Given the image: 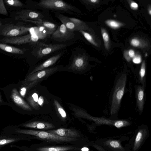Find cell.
<instances>
[{
	"label": "cell",
	"mask_w": 151,
	"mask_h": 151,
	"mask_svg": "<svg viewBox=\"0 0 151 151\" xmlns=\"http://www.w3.org/2000/svg\"><path fill=\"white\" fill-rule=\"evenodd\" d=\"M5 1L6 3L10 6L22 7L23 5L22 2L18 0H8Z\"/></svg>",
	"instance_id": "29"
},
{
	"label": "cell",
	"mask_w": 151,
	"mask_h": 151,
	"mask_svg": "<svg viewBox=\"0 0 151 151\" xmlns=\"http://www.w3.org/2000/svg\"><path fill=\"white\" fill-rule=\"evenodd\" d=\"M133 62L136 64H139L142 61L141 56L139 55H135L132 59Z\"/></svg>",
	"instance_id": "34"
},
{
	"label": "cell",
	"mask_w": 151,
	"mask_h": 151,
	"mask_svg": "<svg viewBox=\"0 0 151 151\" xmlns=\"http://www.w3.org/2000/svg\"><path fill=\"white\" fill-rule=\"evenodd\" d=\"M27 91V89L25 87H22L20 89L19 91L20 95L23 97H24Z\"/></svg>",
	"instance_id": "36"
},
{
	"label": "cell",
	"mask_w": 151,
	"mask_h": 151,
	"mask_svg": "<svg viewBox=\"0 0 151 151\" xmlns=\"http://www.w3.org/2000/svg\"><path fill=\"white\" fill-rule=\"evenodd\" d=\"M105 23L110 28L116 29L123 25V23L117 21L112 19H108L105 22Z\"/></svg>",
	"instance_id": "25"
},
{
	"label": "cell",
	"mask_w": 151,
	"mask_h": 151,
	"mask_svg": "<svg viewBox=\"0 0 151 151\" xmlns=\"http://www.w3.org/2000/svg\"><path fill=\"white\" fill-rule=\"evenodd\" d=\"M54 102L59 114L62 118H65L66 117L67 114L65 111L56 100H54Z\"/></svg>",
	"instance_id": "27"
},
{
	"label": "cell",
	"mask_w": 151,
	"mask_h": 151,
	"mask_svg": "<svg viewBox=\"0 0 151 151\" xmlns=\"http://www.w3.org/2000/svg\"><path fill=\"white\" fill-rule=\"evenodd\" d=\"M1 22H0V26L1 25Z\"/></svg>",
	"instance_id": "42"
},
{
	"label": "cell",
	"mask_w": 151,
	"mask_h": 151,
	"mask_svg": "<svg viewBox=\"0 0 151 151\" xmlns=\"http://www.w3.org/2000/svg\"><path fill=\"white\" fill-rule=\"evenodd\" d=\"M137 104L139 110L142 112L144 105V93L143 88L141 86L138 87L136 91Z\"/></svg>",
	"instance_id": "20"
},
{
	"label": "cell",
	"mask_w": 151,
	"mask_h": 151,
	"mask_svg": "<svg viewBox=\"0 0 151 151\" xmlns=\"http://www.w3.org/2000/svg\"><path fill=\"white\" fill-rule=\"evenodd\" d=\"M79 32L83 35L85 39L91 44L96 46H98L97 44L95 42L93 37L90 34L83 30H80Z\"/></svg>",
	"instance_id": "26"
},
{
	"label": "cell",
	"mask_w": 151,
	"mask_h": 151,
	"mask_svg": "<svg viewBox=\"0 0 151 151\" xmlns=\"http://www.w3.org/2000/svg\"><path fill=\"white\" fill-rule=\"evenodd\" d=\"M62 55V53H60L50 57L36 67L29 74H31L37 71L47 68V67L53 65L58 60Z\"/></svg>",
	"instance_id": "16"
},
{
	"label": "cell",
	"mask_w": 151,
	"mask_h": 151,
	"mask_svg": "<svg viewBox=\"0 0 151 151\" xmlns=\"http://www.w3.org/2000/svg\"><path fill=\"white\" fill-rule=\"evenodd\" d=\"M11 97L15 103L20 107L25 110H31L30 106L21 97L16 88L12 90Z\"/></svg>",
	"instance_id": "14"
},
{
	"label": "cell",
	"mask_w": 151,
	"mask_h": 151,
	"mask_svg": "<svg viewBox=\"0 0 151 151\" xmlns=\"http://www.w3.org/2000/svg\"><path fill=\"white\" fill-rule=\"evenodd\" d=\"M36 149L38 151H68L78 148L72 146H52L38 147Z\"/></svg>",
	"instance_id": "18"
},
{
	"label": "cell",
	"mask_w": 151,
	"mask_h": 151,
	"mask_svg": "<svg viewBox=\"0 0 151 151\" xmlns=\"http://www.w3.org/2000/svg\"><path fill=\"white\" fill-rule=\"evenodd\" d=\"M93 147L99 151H106L102 147L99 145H94Z\"/></svg>",
	"instance_id": "39"
},
{
	"label": "cell",
	"mask_w": 151,
	"mask_h": 151,
	"mask_svg": "<svg viewBox=\"0 0 151 151\" xmlns=\"http://www.w3.org/2000/svg\"><path fill=\"white\" fill-rule=\"evenodd\" d=\"M105 143L107 145L114 149H119L122 151L124 149L120 142L118 140H110L106 141Z\"/></svg>",
	"instance_id": "24"
},
{
	"label": "cell",
	"mask_w": 151,
	"mask_h": 151,
	"mask_svg": "<svg viewBox=\"0 0 151 151\" xmlns=\"http://www.w3.org/2000/svg\"><path fill=\"white\" fill-rule=\"evenodd\" d=\"M129 5L131 8L134 10H137L138 7V4L133 1H129Z\"/></svg>",
	"instance_id": "35"
},
{
	"label": "cell",
	"mask_w": 151,
	"mask_h": 151,
	"mask_svg": "<svg viewBox=\"0 0 151 151\" xmlns=\"http://www.w3.org/2000/svg\"><path fill=\"white\" fill-rule=\"evenodd\" d=\"M73 32L70 31L63 24L59 26L52 34V37L57 42H65L70 40L74 37Z\"/></svg>",
	"instance_id": "6"
},
{
	"label": "cell",
	"mask_w": 151,
	"mask_h": 151,
	"mask_svg": "<svg viewBox=\"0 0 151 151\" xmlns=\"http://www.w3.org/2000/svg\"><path fill=\"white\" fill-rule=\"evenodd\" d=\"M46 132L63 137L77 138L80 137L78 132L73 129L60 128L56 129L47 130Z\"/></svg>",
	"instance_id": "11"
},
{
	"label": "cell",
	"mask_w": 151,
	"mask_h": 151,
	"mask_svg": "<svg viewBox=\"0 0 151 151\" xmlns=\"http://www.w3.org/2000/svg\"><path fill=\"white\" fill-rule=\"evenodd\" d=\"M59 68L58 67H55L37 71L29 74L26 79L25 81L27 82H31L37 80L42 81L58 71Z\"/></svg>",
	"instance_id": "7"
},
{
	"label": "cell",
	"mask_w": 151,
	"mask_h": 151,
	"mask_svg": "<svg viewBox=\"0 0 151 151\" xmlns=\"http://www.w3.org/2000/svg\"><path fill=\"white\" fill-rule=\"evenodd\" d=\"M30 28L13 24H6L0 26V35L6 37H16L26 34Z\"/></svg>",
	"instance_id": "4"
},
{
	"label": "cell",
	"mask_w": 151,
	"mask_h": 151,
	"mask_svg": "<svg viewBox=\"0 0 151 151\" xmlns=\"http://www.w3.org/2000/svg\"><path fill=\"white\" fill-rule=\"evenodd\" d=\"M38 94L36 93H33L31 98L29 99V101L32 105L34 107H37V105H38Z\"/></svg>",
	"instance_id": "30"
},
{
	"label": "cell",
	"mask_w": 151,
	"mask_h": 151,
	"mask_svg": "<svg viewBox=\"0 0 151 151\" xmlns=\"http://www.w3.org/2000/svg\"><path fill=\"white\" fill-rule=\"evenodd\" d=\"M147 134L146 129H141L139 130L135 137L133 146L134 150H137L141 146Z\"/></svg>",
	"instance_id": "19"
},
{
	"label": "cell",
	"mask_w": 151,
	"mask_h": 151,
	"mask_svg": "<svg viewBox=\"0 0 151 151\" xmlns=\"http://www.w3.org/2000/svg\"><path fill=\"white\" fill-rule=\"evenodd\" d=\"M101 32L104 41V46L106 50H108L109 48V39L108 33L103 28H101Z\"/></svg>",
	"instance_id": "23"
},
{
	"label": "cell",
	"mask_w": 151,
	"mask_h": 151,
	"mask_svg": "<svg viewBox=\"0 0 151 151\" xmlns=\"http://www.w3.org/2000/svg\"><path fill=\"white\" fill-rule=\"evenodd\" d=\"M21 20L33 23L37 26L44 27L48 34H52L57 28V25L51 22L42 20L39 21L27 19H21Z\"/></svg>",
	"instance_id": "13"
},
{
	"label": "cell",
	"mask_w": 151,
	"mask_h": 151,
	"mask_svg": "<svg viewBox=\"0 0 151 151\" xmlns=\"http://www.w3.org/2000/svg\"><path fill=\"white\" fill-rule=\"evenodd\" d=\"M90 119L99 124H106L120 128L129 125V122L125 120H112L102 117H96L91 116Z\"/></svg>",
	"instance_id": "8"
},
{
	"label": "cell",
	"mask_w": 151,
	"mask_h": 151,
	"mask_svg": "<svg viewBox=\"0 0 151 151\" xmlns=\"http://www.w3.org/2000/svg\"><path fill=\"white\" fill-rule=\"evenodd\" d=\"M15 132L32 135L37 139L54 142H68L78 140L77 138L63 137L51 134L46 131L26 129H17Z\"/></svg>",
	"instance_id": "2"
},
{
	"label": "cell",
	"mask_w": 151,
	"mask_h": 151,
	"mask_svg": "<svg viewBox=\"0 0 151 151\" xmlns=\"http://www.w3.org/2000/svg\"><path fill=\"white\" fill-rule=\"evenodd\" d=\"M127 79L126 74H123L117 81L112 97L110 111L111 115L116 114L119 109L124 92Z\"/></svg>",
	"instance_id": "3"
},
{
	"label": "cell",
	"mask_w": 151,
	"mask_h": 151,
	"mask_svg": "<svg viewBox=\"0 0 151 151\" xmlns=\"http://www.w3.org/2000/svg\"><path fill=\"white\" fill-rule=\"evenodd\" d=\"M148 13H149V15H151V10L150 7V8L149 9Z\"/></svg>",
	"instance_id": "41"
},
{
	"label": "cell",
	"mask_w": 151,
	"mask_h": 151,
	"mask_svg": "<svg viewBox=\"0 0 151 151\" xmlns=\"http://www.w3.org/2000/svg\"><path fill=\"white\" fill-rule=\"evenodd\" d=\"M128 53L131 59L132 58H133L135 55V52L133 49H130L128 51Z\"/></svg>",
	"instance_id": "37"
},
{
	"label": "cell",
	"mask_w": 151,
	"mask_h": 151,
	"mask_svg": "<svg viewBox=\"0 0 151 151\" xmlns=\"http://www.w3.org/2000/svg\"><path fill=\"white\" fill-rule=\"evenodd\" d=\"M55 16L65 25L67 29L70 31L74 32L78 31L74 23L66 16L58 12H55Z\"/></svg>",
	"instance_id": "17"
},
{
	"label": "cell",
	"mask_w": 151,
	"mask_h": 151,
	"mask_svg": "<svg viewBox=\"0 0 151 151\" xmlns=\"http://www.w3.org/2000/svg\"><path fill=\"white\" fill-rule=\"evenodd\" d=\"M87 64L85 57L83 55L78 54L73 58L70 68L74 70H81L85 68Z\"/></svg>",
	"instance_id": "12"
},
{
	"label": "cell",
	"mask_w": 151,
	"mask_h": 151,
	"mask_svg": "<svg viewBox=\"0 0 151 151\" xmlns=\"http://www.w3.org/2000/svg\"><path fill=\"white\" fill-rule=\"evenodd\" d=\"M8 12L5 6L3 0H0V14L8 15Z\"/></svg>",
	"instance_id": "32"
},
{
	"label": "cell",
	"mask_w": 151,
	"mask_h": 151,
	"mask_svg": "<svg viewBox=\"0 0 151 151\" xmlns=\"http://www.w3.org/2000/svg\"><path fill=\"white\" fill-rule=\"evenodd\" d=\"M38 6L44 9L64 12L71 14H78L81 12L72 4L61 0H42L37 4Z\"/></svg>",
	"instance_id": "1"
},
{
	"label": "cell",
	"mask_w": 151,
	"mask_h": 151,
	"mask_svg": "<svg viewBox=\"0 0 151 151\" xmlns=\"http://www.w3.org/2000/svg\"><path fill=\"white\" fill-rule=\"evenodd\" d=\"M68 17L75 24L79 31L80 30L84 31L88 29V26L83 21L76 18Z\"/></svg>",
	"instance_id": "22"
},
{
	"label": "cell",
	"mask_w": 151,
	"mask_h": 151,
	"mask_svg": "<svg viewBox=\"0 0 151 151\" xmlns=\"http://www.w3.org/2000/svg\"><path fill=\"white\" fill-rule=\"evenodd\" d=\"M34 38L31 34H28L21 36L5 37L0 40V41L5 43L20 45L35 41Z\"/></svg>",
	"instance_id": "9"
},
{
	"label": "cell",
	"mask_w": 151,
	"mask_h": 151,
	"mask_svg": "<svg viewBox=\"0 0 151 151\" xmlns=\"http://www.w3.org/2000/svg\"><path fill=\"white\" fill-rule=\"evenodd\" d=\"M22 125L27 127L42 130L49 129L55 127V126L51 123L41 121L30 122L24 124Z\"/></svg>",
	"instance_id": "15"
},
{
	"label": "cell",
	"mask_w": 151,
	"mask_h": 151,
	"mask_svg": "<svg viewBox=\"0 0 151 151\" xmlns=\"http://www.w3.org/2000/svg\"><path fill=\"white\" fill-rule=\"evenodd\" d=\"M130 44L133 46L137 47L139 46L140 42L138 39L134 38L131 40L130 41Z\"/></svg>",
	"instance_id": "33"
},
{
	"label": "cell",
	"mask_w": 151,
	"mask_h": 151,
	"mask_svg": "<svg viewBox=\"0 0 151 151\" xmlns=\"http://www.w3.org/2000/svg\"><path fill=\"white\" fill-rule=\"evenodd\" d=\"M124 56L125 58L127 61L129 62L131 60V59L129 58L128 55V51L125 50L124 52Z\"/></svg>",
	"instance_id": "38"
},
{
	"label": "cell",
	"mask_w": 151,
	"mask_h": 151,
	"mask_svg": "<svg viewBox=\"0 0 151 151\" xmlns=\"http://www.w3.org/2000/svg\"><path fill=\"white\" fill-rule=\"evenodd\" d=\"M146 73V64L145 60L142 62L139 72L140 79L142 82L144 79Z\"/></svg>",
	"instance_id": "28"
},
{
	"label": "cell",
	"mask_w": 151,
	"mask_h": 151,
	"mask_svg": "<svg viewBox=\"0 0 151 151\" xmlns=\"http://www.w3.org/2000/svg\"></svg>",
	"instance_id": "43"
},
{
	"label": "cell",
	"mask_w": 151,
	"mask_h": 151,
	"mask_svg": "<svg viewBox=\"0 0 151 151\" xmlns=\"http://www.w3.org/2000/svg\"><path fill=\"white\" fill-rule=\"evenodd\" d=\"M19 139V138H13L0 139V147L5 145L17 141Z\"/></svg>",
	"instance_id": "31"
},
{
	"label": "cell",
	"mask_w": 151,
	"mask_h": 151,
	"mask_svg": "<svg viewBox=\"0 0 151 151\" xmlns=\"http://www.w3.org/2000/svg\"><path fill=\"white\" fill-rule=\"evenodd\" d=\"M0 49L6 52L14 54H22L24 53L22 49L5 44L0 43Z\"/></svg>",
	"instance_id": "21"
},
{
	"label": "cell",
	"mask_w": 151,
	"mask_h": 151,
	"mask_svg": "<svg viewBox=\"0 0 151 151\" xmlns=\"http://www.w3.org/2000/svg\"><path fill=\"white\" fill-rule=\"evenodd\" d=\"M68 44H55L47 45L41 42L37 44L36 54L39 58H42L56 51L64 48Z\"/></svg>",
	"instance_id": "5"
},
{
	"label": "cell",
	"mask_w": 151,
	"mask_h": 151,
	"mask_svg": "<svg viewBox=\"0 0 151 151\" xmlns=\"http://www.w3.org/2000/svg\"><path fill=\"white\" fill-rule=\"evenodd\" d=\"M16 19H22L39 21L42 20L44 16L39 12L30 10H24L17 13Z\"/></svg>",
	"instance_id": "10"
},
{
	"label": "cell",
	"mask_w": 151,
	"mask_h": 151,
	"mask_svg": "<svg viewBox=\"0 0 151 151\" xmlns=\"http://www.w3.org/2000/svg\"><path fill=\"white\" fill-rule=\"evenodd\" d=\"M44 102V99L43 98L42 96H40L38 99V104L41 106L43 104Z\"/></svg>",
	"instance_id": "40"
}]
</instances>
